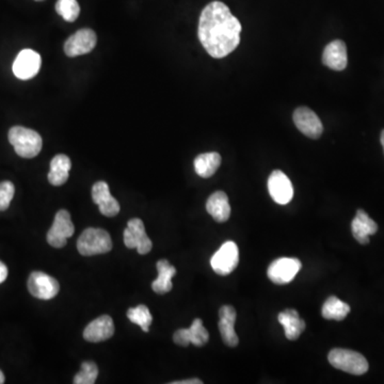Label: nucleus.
<instances>
[{
	"instance_id": "f257e3e1",
	"label": "nucleus",
	"mask_w": 384,
	"mask_h": 384,
	"mask_svg": "<svg viewBox=\"0 0 384 384\" xmlns=\"http://www.w3.org/2000/svg\"><path fill=\"white\" fill-rule=\"evenodd\" d=\"M241 24L221 1L208 3L201 13L199 38L206 52L216 59L227 57L240 43Z\"/></svg>"
},
{
	"instance_id": "f03ea898",
	"label": "nucleus",
	"mask_w": 384,
	"mask_h": 384,
	"mask_svg": "<svg viewBox=\"0 0 384 384\" xmlns=\"http://www.w3.org/2000/svg\"><path fill=\"white\" fill-rule=\"evenodd\" d=\"M9 141L17 155L23 158L36 157L43 146L42 137L36 131L23 126H14L10 129Z\"/></svg>"
},
{
	"instance_id": "7ed1b4c3",
	"label": "nucleus",
	"mask_w": 384,
	"mask_h": 384,
	"mask_svg": "<svg viewBox=\"0 0 384 384\" xmlns=\"http://www.w3.org/2000/svg\"><path fill=\"white\" fill-rule=\"evenodd\" d=\"M77 249L84 256L107 253L113 249V240L105 229L89 227L79 236Z\"/></svg>"
},
{
	"instance_id": "20e7f679",
	"label": "nucleus",
	"mask_w": 384,
	"mask_h": 384,
	"mask_svg": "<svg viewBox=\"0 0 384 384\" xmlns=\"http://www.w3.org/2000/svg\"><path fill=\"white\" fill-rule=\"evenodd\" d=\"M328 360L333 368L351 375H364L370 368L368 360L363 354L349 349H333L330 351Z\"/></svg>"
},
{
	"instance_id": "39448f33",
	"label": "nucleus",
	"mask_w": 384,
	"mask_h": 384,
	"mask_svg": "<svg viewBox=\"0 0 384 384\" xmlns=\"http://www.w3.org/2000/svg\"><path fill=\"white\" fill-rule=\"evenodd\" d=\"M239 250L234 241H227L210 260L214 271L219 275H229L238 266Z\"/></svg>"
},
{
	"instance_id": "423d86ee",
	"label": "nucleus",
	"mask_w": 384,
	"mask_h": 384,
	"mask_svg": "<svg viewBox=\"0 0 384 384\" xmlns=\"http://www.w3.org/2000/svg\"><path fill=\"white\" fill-rule=\"evenodd\" d=\"M75 227L69 212L61 210L56 214L53 225L47 233V242L54 248H63L67 238L74 235Z\"/></svg>"
},
{
	"instance_id": "0eeeda50",
	"label": "nucleus",
	"mask_w": 384,
	"mask_h": 384,
	"mask_svg": "<svg viewBox=\"0 0 384 384\" xmlns=\"http://www.w3.org/2000/svg\"><path fill=\"white\" fill-rule=\"evenodd\" d=\"M302 264L298 258H281L273 260L267 270L270 281L275 284L284 285L291 283L300 271Z\"/></svg>"
},
{
	"instance_id": "6e6552de",
	"label": "nucleus",
	"mask_w": 384,
	"mask_h": 384,
	"mask_svg": "<svg viewBox=\"0 0 384 384\" xmlns=\"http://www.w3.org/2000/svg\"><path fill=\"white\" fill-rule=\"evenodd\" d=\"M124 244L128 249H137L141 256L148 254L152 250L153 242L146 235L142 220L139 218L129 220L124 229Z\"/></svg>"
},
{
	"instance_id": "1a4fd4ad",
	"label": "nucleus",
	"mask_w": 384,
	"mask_h": 384,
	"mask_svg": "<svg viewBox=\"0 0 384 384\" xmlns=\"http://www.w3.org/2000/svg\"><path fill=\"white\" fill-rule=\"evenodd\" d=\"M28 291L32 296L41 300L55 298L60 291L59 282L44 272L34 271L29 275Z\"/></svg>"
},
{
	"instance_id": "9d476101",
	"label": "nucleus",
	"mask_w": 384,
	"mask_h": 384,
	"mask_svg": "<svg viewBox=\"0 0 384 384\" xmlns=\"http://www.w3.org/2000/svg\"><path fill=\"white\" fill-rule=\"evenodd\" d=\"M98 42L95 32L91 29H80L67 38L65 44V53L67 57L86 55L93 50Z\"/></svg>"
},
{
	"instance_id": "9b49d317",
	"label": "nucleus",
	"mask_w": 384,
	"mask_h": 384,
	"mask_svg": "<svg viewBox=\"0 0 384 384\" xmlns=\"http://www.w3.org/2000/svg\"><path fill=\"white\" fill-rule=\"evenodd\" d=\"M41 56L32 49H24L17 55L13 63V73L22 80L34 78L41 69Z\"/></svg>"
},
{
	"instance_id": "f8f14e48",
	"label": "nucleus",
	"mask_w": 384,
	"mask_h": 384,
	"mask_svg": "<svg viewBox=\"0 0 384 384\" xmlns=\"http://www.w3.org/2000/svg\"><path fill=\"white\" fill-rule=\"evenodd\" d=\"M268 190L275 203L286 205L294 196V188L291 179L280 170H275L268 179Z\"/></svg>"
},
{
	"instance_id": "ddd939ff",
	"label": "nucleus",
	"mask_w": 384,
	"mask_h": 384,
	"mask_svg": "<svg viewBox=\"0 0 384 384\" xmlns=\"http://www.w3.org/2000/svg\"><path fill=\"white\" fill-rule=\"evenodd\" d=\"M295 125L308 138L318 139L322 135L324 126L318 115L308 107H299L295 110Z\"/></svg>"
},
{
	"instance_id": "4468645a",
	"label": "nucleus",
	"mask_w": 384,
	"mask_h": 384,
	"mask_svg": "<svg viewBox=\"0 0 384 384\" xmlns=\"http://www.w3.org/2000/svg\"><path fill=\"white\" fill-rule=\"evenodd\" d=\"M92 199L98 205L100 214L105 217H115L120 213L119 202L110 194L109 186L106 181H98L92 187Z\"/></svg>"
},
{
	"instance_id": "2eb2a0df",
	"label": "nucleus",
	"mask_w": 384,
	"mask_h": 384,
	"mask_svg": "<svg viewBox=\"0 0 384 384\" xmlns=\"http://www.w3.org/2000/svg\"><path fill=\"white\" fill-rule=\"evenodd\" d=\"M210 339L207 330L203 326L202 320H194L192 325L189 329H179L173 335V341L179 346L187 347L190 343L194 346L202 347L207 343Z\"/></svg>"
},
{
	"instance_id": "dca6fc26",
	"label": "nucleus",
	"mask_w": 384,
	"mask_h": 384,
	"mask_svg": "<svg viewBox=\"0 0 384 384\" xmlns=\"http://www.w3.org/2000/svg\"><path fill=\"white\" fill-rule=\"evenodd\" d=\"M115 335V324L113 318L108 315L100 317L91 321L84 331V337L90 343H100L107 341Z\"/></svg>"
},
{
	"instance_id": "f3484780",
	"label": "nucleus",
	"mask_w": 384,
	"mask_h": 384,
	"mask_svg": "<svg viewBox=\"0 0 384 384\" xmlns=\"http://www.w3.org/2000/svg\"><path fill=\"white\" fill-rule=\"evenodd\" d=\"M219 331L222 339L229 347H236L239 339L235 332L236 310L231 306H223L219 310Z\"/></svg>"
},
{
	"instance_id": "a211bd4d",
	"label": "nucleus",
	"mask_w": 384,
	"mask_h": 384,
	"mask_svg": "<svg viewBox=\"0 0 384 384\" xmlns=\"http://www.w3.org/2000/svg\"><path fill=\"white\" fill-rule=\"evenodd\" d=\"M322 63L335 71H343L348 63L346 44L341 40H335L328 44L322 54Z\"/></svg>"
},
{
	"instance_id": "6ab92c4d",
	"label": "nucleus",
	"mask_w": 384,
	"mask_h": 384,
	"mask_svg": "<svg viewBox=\"0 0 384 384\" xmlns=\"http://www.w3.org/2000/svg\"><path fill=\"white\" fill-rule=\"evenodd\" d=\"M351 231L357 241L366 245L370 242V235L377 233L378 225L363 210H358L356 217L351 223Z\"/></svg>"
},
{
	"instance_id": "aec40b11",
	"label": "nucleus",
	"mask_w": 384,
	"mask_h": 384,
	"mask_svg": "<svg viewBox=\"0 0 384 384\" xmlns=\"http://www.w3.org/2000/svg\"><path fill=\"white\" fill-rule=\"evenodd\" d=\"M206 210L217 222H225L231 216V205L229 198L223 191H216L208 198Z\"/></svg>"
},
{
	"instance_id": "412c9836",
	"label": "nucleus",
	"mask_w": 384,
	"mask_h": 384,
	"mask_svg": "<svg viewBox=\"0 0 384 384\" xmlns=\"http://www.w3.org/2000/svg\"><path fill=\"white\" fill-rule=\"evenodd\" d=\"M279 322L284 327L285 337L289 341H296L306 329V322L301 319L299 313L293 308L280 313Z\"/></svg>"
},
{
	"instance_id": "4be33fe9",
	"label": "nucleus",
	"mask_w": 384,
	"mask_h": 384,
	"mask_svg": "<svg viewBox=\"0 0 384 384\" xmlns=\"http://www.w3.org/2000/svg\"><path fill=\"white\" fill-rule=\"evenodd\" d=\"M72 168L71 159L67 155L59 154L50 161V171L48 181L54 186H61L69 179V170Z\"/></svg>"
},
{
	"instance_id": "5701e85b",
	"label": "nucleus",
	"mask_w": 384,
	"mask_h": 384,
	"mask_svg": "<svg viewBox=\"0 0 384 384\" xmlns=\"http://www.w3.org/2000/svg\"><path fill=\"white\" fill-rule=\"evenodd\" d=\"M158 277L152 283V289L156 294L165 295L172 291V278L177 273L174 266H172L167 260H160L157 262Z\"/></svg>"
},
{
	"instance_id": "b1692460",
	"label": "nucleus",
	"mask_w": 384,
	"mask_h": 384,
	"mask_svg": "<svg viewBox=\"0 0 384 384\" xmlns=\"http://www.w3.org/2000/svg\"><path fill=\"white\" fill-rule=\"evenodd\" d=\"M221 165V156L216 152L204 153L194 159V170L199 177L203 179L213 177Z\"/></svg>"
},
{
	"instance_id": "393cba45",
	"label": "nucleus",
	"mask_w": 384,
	"mask_h": 384,
	"mask_svg": "<svg viewBox=\"0 0 384 384\" xmlns=\"http://www.w3.org/2000/svg\"><path fill=\"white\" fill-rule=\"evenodd\" d=\"M349 313L350 306L343 301L339 300L337 297H329L322 306L321 315L325 319L341 321L347 317Z\"/></svg>"
},
{
	"instance_id": "a878e982",
	"label": "nucleus",
	"mask_w": 384,
	"mask_h": 384,
	"mask_svg": "<svg viewBox=\"0 0 384 384\" xmlns=\"http://www.w3.org/2000/svg\"><path fill=\"white\" fill-rule=\"evenodd\" d=\"M127 317L133 324H136L142 331H150V326L153 322V316L150 314L148 306L140 304L136 308H131L127 310Z\"/></svg>"
},
{
	"instance_id": "bb28decb",
	"label": "nucleus",
	"mask_w": 384,
	"mask_h": 384,
	"mask_svg": "<svg viewBox=\"0 0 384 384\" xmlns=\"http://www.w3.org/2000/svg\"><path fill=\"white\" fill-rule=\"evenodd\" d=\"M56 11L67 22L73 23L78 19L80 7L77 0H58Z\"/></svg>"
},
{
	"instance_id": "cd10ccee",
	"label": "nucleus",
	"mask_w": 384,
	"mask_h": 384,
	"mask_svg": "<svg viewBox=\"0 0 384 384\" xmlns=\"http://www.w3.org/2000/svg\"><path fill=\"white\" fill-rule=\"evenodd\" d=\"M98 376V368L94 362H84L74 377L75 384H94Z\"/></svg>"
},
{
	"instance_id": "c85d7f7f",
	"label": "nucleus",
	"mask_w": 384,
	"mask_h": 384,
	"mask_svg": "<svg viewBox=\"0 0 384 384\" xmlns=\"http://www.w3.org/2000/svg\"><path fill=\"white\" fill-rule=\"evenodd\" d=\"M15 194L14 185L11 181L0 183V212L8 210Z\"/></svg>"
},
{
	"instance_id": "c756f323",
	"label": "nucleus",
	"mask_w": 384,
	"mask_h": 384,
	"mask_svg": "<svg viewBox=\"0 0 384 384\" xmlns=\"http://www.w3.org/2000/svg\"><path fill=\"white\" fill-rule=\"evenodd\" d=\"M8 278V268L3 262H0V284Z\"/></svg>"
},
{
	"instance_id": "7c9ffc66",
	"label": "nucleus",
	"mask_w": 384,
	"mask_h": 384,
	"mask_svg": "<svg viewBox=\"0 0 384 384\" xmlns=\"http://www.w3.org/2000/svg\"><path fill=\"white\" fill-rule=\"evenodd\" d=\"M203 382L201 381L200 379H189L184 380V381H175L172 382V384H202Z\"/></svg>"
},
{
	"instance_id": "2f4dec72",
	"label": "nucleus",
	"mask_w": 384,
	"mask_h": 384,
	"mask_svg": "<svg viewBox=\"0 0 384 384\" xmlns=\"http://www.w3.org/2000/svg\"><path fill=\"white\" fill-rule=\"evenodd\" d=\"M5 382V375H3V372L0 370V384H3Z\"/></svg>"
},
{
	"instance_id": "473e14b6",
	"label": "nucleus",
	"mask_w": 384,
	"mask_h": 384,
	"mask_svg": "<svg viewBox=\"0 0 384 384\" xmlns=\"http://www.w3.org/2000/svg\"><path fill=\"white\" fill-rule=\"evenodd\" d=\"M381 144L382 146H383V150H384V131H382L381 133Z\"/></svg>"
},
{
	"instance_id": "72a5a7b5",
	"label": "nucleus",
	"mask_w": 384,
	"mask_h": 384,
	"mask_svg": "<svg viewBox=\"0 0 384 384\" xmlns=\"http://www.w3.org/2000/svg\"><path fill=\"white\" fill-rule=\"evenodd\" d=\"M36 1H43V0H36Z\"/></svg>"
}]
</instances>
